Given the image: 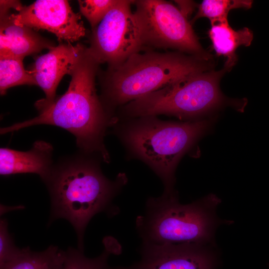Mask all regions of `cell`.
I'll return each mask as SVG.
<instances>
[{
	"label": "cell",
	"instance_id": "cell-1",
	"mask_svg": "<svg viewBox=\"0 0 269 269\" xmlns=\"http://www.w3.org/2000/svg\"><path fill=\"white\" fill-rule=\"evenodd\" d=\"M99 64L85 46L73 65L66 92L39 110L38 116L1 128L0 134L38 125L57 126L73 134L84 153L98 154L109 162L104 137L113 120L96 92L95 79Z\"/></svg>",
	"mask_w": 269,
	"mask_h": 269
},
{
	"label": "cell",
	"instance_id": "cell-2",
	"mask_svg": "<svg viewBox=\"0 0 269 269\" xmlns=\"http://www.w3.org/2000/svg\"><path fill=\"white\" fill-rule=\"evenodd\" d=\"M44 182L51 198L49 223L60 218L68 220L76 232L78 249L83 251L87 224L95 215L110 207L127 178L121 174L110 180L97 162L77 156L53 167Z\"/></svg>",
	"mask_w": 269,
	"mask_h": 269
},
{
	"label": "cell",
	"instance_id": "cell-3",
	"mask_svg": "<svg viewBox=\"0 0 269 269\" xmlns=\"http://www.w3.org/2000/svg\"><path fill=\"white\" fill-rule=\"evenodd\" d=\"M212 67L210 61L180 52L139 51L119 65L108 68L102 84V103L110 115L112 108Z\"/></svg>",
	"mask_w": 269,
	"mask_h": 269
},
{
	"label": "cell",
	"instance_id": "cell-4",
	"mask_svg": "<svg viewBox=\"0 0 269 269\" xmlns=\"http://www.w3.org/2000/svg\"><path fill=\"white\" fill-rule=\"evenodd\" d=\"M220 199L210 194L182 204L175 191L149 198L143 215L136 221L142 243L156 245L200 244L214 246L217 228L224 221L216 211Z\"/></svg>",
	"mask_w": 269,
	"mask_h": 269
},
{
	"label": "cell",
	"instance_id": "cell-5",
	"mask_svg": "<svg viewBox=\"0 0 269 269\" xmlns=\"http://www.w3.org/2000/svg\"><path fill=\"white\" fill-rule=\"evenodd\" d=\"M210 124L207 120L176 122L141 117L124 126L120 135L130 152L161 178L164 192L170 193L174 191V173L179 160Z\"/></svg>",
	"mask_w": 269,
	"mask_h": 269
},
{
	"label": "cell",
	"instance_id": "cell-6",
	"mask_svg": "<svg viewBox=\"0 0 269 269\" xmlns=\"http://www.w3.org/2000/svg\"><path fill=\"white\" fill-rule=\"evenodd\" d=\"M228 71L210 70L177 81L127 103L123 114L132 118L166 115L189 119L222 106L226 98L219 83Z\"/></svg>",
	"mask_w": 269,
	"mask_h": 269
},
{
	"label": "cell",
	"instance_id": "cell-7",
	"mask_svg": "<svg viewBox=\"0 0 269 269\" xmlns=\"http://www.w3.org/2000/svg\"><path fill=\"white\" fill-rule=\"evenodd\" d=\"M133 4L142 47L174 49L210 61L212 55L203 48L187 17L177 7L163 0H134Z\"/></svg>",
	"mask_w": 269,
	"mask_h": 269
},
{
	"label": "cell",
	"instance_id": "cell-8",
	"mask_svg": "<svg viewBox=\"0 0 269 269\" xmlns=\"http://www.w3.org/2000/svg\"><path fill=\"white\" fill-rule=\"evenodd\" d=\"M134 0H118L103 19L92 30L88 50L100 64L119 65L143 48L131 10Z\"/></svg>",
	"mask_w": 269,
	"mask_h": 269
},
{
	"label": "cell",
	"instance_id": "cell-9",
	"mask_svg": "<svg viewBox=\"0 0 269 269\" xmlns=\"http://www.w3.org/2000/svg\"><path fill=\"white\" fill-rule=\"evenodd\" d=\"M10 16L16 24L53 33L59 43L77 41L86 34L80 15L65 0H37Z\"/></svg>",
	"mask_w": 269,
	"mask_h": 269
},
{
	"label": "cell",
	"instance_id": "cell-10",
	"mask_svg": "<svg viewBox=\"0 0 269 269\" xmlns=\"http://www.w3.org/2000/svg\"><path fill=\"white\" fill-rule=\"evenodd\" d=\"M212 246L142 243L138 262L114 269H216L218 260Z\"/></svg>",
	"mask_w": 269,
	"mask_h": 269
},
{
	"label": "cell",
	"instance_id": "cell-11",
	"mask_svg": "<svg viewBox=\"0 0 269 269\" xmlns=\"http://www.w3.org/2000/svg\"><path fill=\"white\" fill-rule=\"evenodd\" d=\"M85 45L78 43H59L47 53L36 58L27 71L44 92L45 98L39 100L35 106L39 111L55 101L57 87L66 74L70 75L73 65Z\"/></svg>",
	"mask_w": 269,
	"mask_h": 269
},
{
	"label": "cell",
	"instance_id": "cell-12",
	"mask_svg": "<svg viewBox=\"0 0 269 269\" xmlns=\"http://www.w3.org/2000/svg\"><path fill=\"white\" fill-rule=\"evenodd\" d=\"M0 57L23 59L28 55L49 49L54 43L23 25L15 23L8 12L0 14Z\"/></svg>",
	"mask_w": 269,
	"mask_h": 269
},
{
	"label": "cell",
	"instance_id": "cell-13",
	"mask_svg": "<svg viewBox=\"0 0 269 269\" xmlns=\"http://www.w3.org/2000/svg\"><path fill=\"white\" fill-rule=\"evenodd\" d=\"M52 145L43 140L35 141L27 151L8 148L0 149V174L1 175L31 173L39 175L44 181L52 166Z\"/></svg>",
	"mask_w": 269,
	"mask_h": 269
},
{
	"label": "cell",
	"instance_id": "cell-14",
	"mask_svg": "<svg viewBox=\"0 0 269 269\" xmlns=\"http://www.w3.org/2000/svg\"><path fill=\"white\" fill-rule=\"evenodd\" d=\"M208 33L216 55L226 58L224 68L228 71L237 62L236 51L238 48L249 46L253 39V33L250 29L244 27L234 30L228 20L212 24Z\"/></svg>",
	"mask_w": 269,
	"mask_h": 269
},
{
	"label": "cell",
	"instance_id": "cell-15",
	"mask_svg": "<svg viewBox=\"0 0 269 269\" xmlns=\"http://www.w3.org/2000/svg\"><path fill=\"white\" fill-rule=\"evenodd\" d=\"M65 251L50 246L45 250L35 252L29 247L2 269H63Z\"/></svg>",
	"mask_w": 269,
	"mask_h": 269
},
{
	"label": "cell",
	"instance_id": "cell-16",
	"mask_svg": "<svg viewBox=\"0 0 269 269\" xmlns=\"http://www.w3.org/2000/svg\"><path fill=\"white\" fill-rule=\"evenodd\" d=\"M23 85H36L33 77L25 70L23 59L12 56L0 57V93L6 94L9 88Z\"/></svg>",
	"mask_w": 269,
	"mask_h": 269
},
{
	"label": "cell",
	"instance_id": "cell-17",
	"mask_svg": "<svg viewBox=\"0 0 269 269\" xmlns=\"http://www.w3.org/2000/svg\"><path fill=\"white\" fill-rule=\"evenodd\" d=\"M253 0H204L199 4L198 11L192 22L201 17H206L211 24L228 20L229 12L233 9H249Z\"/></svg>",
	"mask_w": 269,
	"mask_h": 269
},
{
	"label": "cell",
	"instance_id": "cell-18",
	"mask_svg": "<svg viewBox=\"0 0 269 269\" xmlns=\"http://www.w3.org/2000/svg\"><path fill=\"white\" fill-rule=\"evenodd\" d=\"M115 248L106 245L102 253L94 258L85 256L83 251L71 247L65 251L63 269H114L108 264V258L116 254Z\"/></svg>",
	"mask_w": 269,
	"mask_h": 269
},
{
	"label": "cell",
	"instance_id": "cell-19",
	"mask_svg": "<svg viewBox=\"0 0 269 269\" xmlns=\"http://www.w3.org/2000/svg\"><path fill=\"white\" fill-rule=\"evenodd\" d=\"M118 0H79L80 11L89 22L92 30L97 27Z\"/></svg>",
	"mask_w": 269,
	"mask_h": 269
},
{
	"label": "cell",
	"instance_id": "cell-20",
	"mask_svg": "<svg viewBox=\"0 0 269 269\" xmlns=\"http://www.w3.org/2000/svg\"><path fill=\"white\" fill-rule=\"evenodd\" d=\"M22 249L16 247L7 230L6 219L0 221V269L15 259L22 252Z\"/></svg>",
	"mask_w": 269,
	"mask_h": 269
},
{
	"label": "cell",
	"instance_id": "cell-21",
	"mask_svg": "<svg viewBox=\"0 0 269 269\" xmlns=\"http://www.w3.org/2000/svg\"><path fill=\"white\" fill-rule=\"evenodd\" d=\"M0 14L8 12L11 8H14L17 11L23 6L19 1L17 0H0Z\"/></svg>",
	"mask_w": 269,
	"mask_h": 269
},
{
	"label": "cell",
	"instance_id": "cell-22",
	"mask_svg": "<svg viewBox=\"0 0 269 269\" xmlns=\"http://www.w3.org/2000/svg\"><path fill=\"white\" fill-rule=\"evenodd\" d=\"M175 1L178 6L177 7L187 17L188 15L192 12L195 6V3L192 1L177 0Z\"/></svg>",
	"mask_w": 269,
	"mask_h": 269
}]
</instances>
